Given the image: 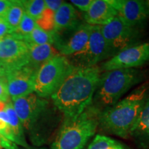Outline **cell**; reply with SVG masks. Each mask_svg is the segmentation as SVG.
Instances as JSON below:
<instances>
[{"label":"cell","instance_id":"17","mask_svg":"<svg viewBox=\"0 0 149 149\" xmlns=\"http://www.w3.org/2000/svg\"><path fill=\"white\" fill-rule=\"evenodd\" d=\"M29 49V60L28 66L38 70L46 61L59 55L57 50L51 44H28Z\"/></svg>","mask_w":149,"mask_h":149},{"label":"cell","instance_id":"22","mask_svg":"<svg viewBox=\"0 0 149 149\" xmlns=\"http://www.w3.org/2000/svg\"><path fill=\"white\" fill-rule=\"evenodd\" d=\"M22 3L26 13L35 22L40 17L46 9L45 1L44 0H25L22 1Z\"/></svg>","mask_w":149,"mask_h":149},{"label":"cell","instance_id":"1","mask_svg":"<svg viewBox=\"0 0 149 149\" xmlns=\"http://www.w3.org/2000/svg\"><path fill=\"white\" fill-rule=\"evenodd\" d=\"M102 70L100 67L73 66L66 79L51 97L63 120H75L92 105Z\"/></svg>","mask_w":149,"mask_h":149},{"label":"cell","instance_id":"26","mask_svg":"<svg viewBox=\"0 0 149 149\" xmlns=\"http://www.w3.org/2000/svg\"><path fill=\"white\" fill-rule=\"evenodd\" d=\"M93 0H72L70 3L72 6L83 12H87L92 4Z\"/></svg>","mask_w":149,"mask_h":149},{"label":"cell","instance_id":"11","mask_svg":"<svg viewBox=\"0 0 149 149\" xmlns=\"http://www.w3.org/2000/svg\"><path fill=\"white\" fill-rule=\"evenodd\" d=\"M117 12V15L129 26L141 30L149 17L146 1L141 0H109Z\"/></svg>","mask_w":149,"mask_h":149},{"label":"cell","instance_id":"10","mask_svg":"<svg viewBox=\"0 0 149 149\" xmlns=\"http://www.w3.org/2000/svg\"><path fill=\"white\" fill-rule=\"evenodd\" d=\"M149 61V42L139 43L130 46L104 61L100 69L109 71L116 69L135 68Z\"/></svg>","mask_w":149,"mask_h":149},{"label":"cell","instance_id":"3","mask_svg":"<svg viewBox=\"0 0 149 149\" xmlns=\"http://www.w3.org/2000/svg\"><path fill=\"white\" fill-rule=\"evenodd\" d=\"M149 84L144 83L113 107L100 111L98 128L106 133L128 139L148 93Z\"/></svg>","mask_w":149,"mask_h":149},{"label":"cell","instance_id":"16","mask_svg":"<svg viewBox=\"0 0 149 149\" xmlns=\"http://www.w3.org/2000/svg\"><path fill=\"white\" fill-rule=\"evenodd\" d=\"M54 32L60 34L76 29L81 24L77 11L71 3L64 2L55 13Z\"/></svg>","mask_w":149,"mask_h":149},{"label":"cell","instance_id":"25","mask_svg":"<svg viewBox=\"0 0 149 149\" xmlns=\"http://www.w3.org/2000/svg\"><path fill=\"white\" fill-rule=\"evenodd\" d=\"M10 95L7 88V83L6 76L0 77V101L6 102H10Z\"/></svg>","mask_w":149,"mask_h":149},{"label":"cell","instance_id":"20","mask_svg":"<svg viewBox=\"0 0 149 149\" xmlns=\"http://www.w3.org/2000/svg\"><path fill=\"white\" fill-rule=\"evenodd\" d=\"M86 149H131L120 141L108 136L97 134Z\"/></svg>","mask_w":149,"mask_h":149},{"label":"cell","instance_id":"30","mask_svg":"<svg viewBox=\"0 0 149 149\" xmlns=\"http://www.w3.org/2000/svg\"><path fill=\"white\" fill-rule=\"evenodd\" d=\"M6 75V70L3 69V68L0 66V77H4V76Z\"/></svg>","mask_w":149,"mask_h":149},{"label":"cell","instance_id":"24","mask_svg":"<svg viewBox=\"0 0 149 149\" xmlns=\"http://www.w3.org/2000/svg\"><path fill=\"white\" fill-rule=\"evenodd\" d=\"M55 13L50 9L46 8L40 18L36 21L37 25L41 29L48 32H52L54 31V21Z\"/></svg>","mask_w":149,"mask_h":149},{"label":"cell","instance_id":"23","mask_svg":"<svg viewBox=\"0 0 149 149\" xmlns=\"http://www.w3.org/2000/svg\"><path fill=\"white\" fill-rule=\"evenodd\" d=\"M37 26L36 22L24 12L18 27L12 33L22 40L24 37L32 32Z\"/></svg>","mask_w":149,"mask_h":149},{"label":"cell","instance_id":"13","mask_svg":"<svg viewBox=\"0 0 149 149\" xmlns=\"http://www.w3.org/2000/svg\"><path fill=\"white\" fill-rule=\"evenodd\" d=\"M92 26L81 23L76 29L70 32L71 35L67 39H61L56 33L55 41L53 45L60 55L67 57L79 53L84 48L90 37Z\"/></svg>","mask_w":149,"mask_h":149},{"label":"cell","instance_id":"34","mask_svg":"<svg viewBox=\"0 0 149 149\" xmlns=\"http://www.w3.org/2000/svg\"><path fill=\"white\" fill-rule=\"evenodd\" d=\"M0 135H1V134H0Z\"/></svg>","mask_w":149,"mask_h":149},{"label":"cell","instance_id":"6","mask_svg":"<svg viewBox=\"0 0 149 149\" xmlns=\"http://www.w3.org/2000/svg\"><path fill=\"white\" fill-rule=\"evenodd\" d=\"M73 66L69 59L60 54L46 61L37 72L35 94L44 99L51 97L70 73Z\"/></svg>","mask_w":149,"mask_h":149},{"label":"cell","instance_id":"14","mask_svg":"<svg viewBox=\"0 0 149 149\" xmlns=\"http://www.w3.org/2000/svg\"><path fill=\"white\" fill-rule=\"evenodd\" d=\"M140 149H149V92L133 127L129 137Z\"/></svg>","mask_w":149,"mask_h":149},{"label":"cell","instance_id":"12","mask_svg":"<svg viewBox=\"0 0 149 149\" xmlns=\"http://www.w3.org/2000/svg\"><path fill=\"white\" fill-rule=\"evenodd\" d=\"M37 72V70L26 65L6 74L7 88L12 100L35 93Z\"/></svg>","mask_w":149,"mask_h":149},{"label":"cell","instance_id":"28","mask_svg":"<svg viewBox=\"0 0 149 149\" xmlns=\"http://www.w3.org/2000/svg\"><path fill=\"white\" fill-rule=\"evenodd\" d=\"M12 2L13 1L10 0H0V17H4Z\"/></svg>","mask_w":149,"mask_h":149},{"label":"cell","instance_id":"27","mask_svg":"<svg viewBox=\"0 0 149 149\" xmlns=\"http://www.w3.org/2000/svg\"><path fill=\"white\" fill-rule=\"evenodd\" d=\"M44 1H45L46 8L50 9L54 13L58 10L59 7L64 2V1H61V0H46Z\"/></svg>","mask_w":149,"mask_h":149},{"label":"cell","instance_id":"4","mask_svg":"<svg viewBox=\"0 0 149 149\" xmlns=\"http://www.w3.org/2000/svg\"><path fill=\"white\" fill-rule=\"evenodd\" d=\"M144 72L136 68L104 71L100 74L92 106L101 111L114 106L121 97L145 79Z\"/></svg>","mask_w":149,"mask_h":149},{"label":"cell","instance_id":"29","mask_svg":"<svg viewBox=\"0 0 149 149\" xmlns=\"http://www.w3.org/2000/svg\"><path fill=\"white\" fill-rule=\"evenodd\" d=\"M0 120L4 121L5 122L8 124V116L7 115V113L5 112V111L0 112Z\"/></svg>","mask_w":149,"mask_h":149},{"label":"cell","instance_id":"15","mask_svg":"<svg viewBox=\"0 0 149 149\" xmlns=\"http://www.w3.org/2000/svg\"><path fill=\"white\" fill-rule=\"evenodd\" d=\"M117 12L109 0H93L92 4L84 14L86 23L91 26L107 25L115 17Z\"/></svg>","mask_w":149,"mask_h":149},{"label":"cell","instance_id":"32","mask_svg":"<svg viewBox=\"0 0 149 149\" xmlns=\"http://www.w3.org/2000/svg\"><path fill=\"white\" fill-rule=\"evenodd\" d=\"M19 149H46V148H44V147H29V148H19Z\"/></svg>","mask_w":149,"mask_h":149},{"label":"cell","instance_id":"21","mask_svg":"<svg viewBox=\"0 0 149 149\" xmlns=\"http://www.w3.org/2000/svg\"><path fill=\"white\" fill-rule=\"evenodd\" d=\"M24 12L25 11L22 1H13L12 4L3 17L13 32L18 27Z\"/></svg>","mask_w":149,"mask_h":149},{"label":"cell","instance_id":"33","mask_svg":"<svg viewBox=\"0 0 149 149\" xmlns=\"http://www.w3.org/2000/svg\"><path fill=\"white\" fill-rule=\"evenodd\" d=\"M146 3H147V4H148V8H149V1H146Z\"/></svg>","mask_w":149,"mask_h":149},{"label":"cell","instance_id":"9","mask_svg":"<svg viewBox=\"0 0 149 149\" xmlns=\"http://www.w3.org/2000/svg\"><path fill=\"white\" fill-rule=\"evenodd\" d=\"M29 60V46L13 33L0 39V66L6 74L26 66Z\"/></svg>","mask_w":149,"mask_h":149},{"label":"cell","instance_id":"2","mask_svg":"<svg viewBox=\"0 0 149 149\" xmlns=\"http://www.w3.org/2000/svg\"><path fill=\"white\" fill-rule=\"evenodd\" d=\"M12 104L33 146L43 147L48 144L62 122L61 113L53 103L51 105L47 99L33 93L13 100Z\"/></svg>","mask_w":149,"mask_h":149},{"label":"cell","instance_id":"5","mask_svg":"<svg viewBox=\"0 0 149 149\" xmlns=\"http://www.w3.org/2000/svg\"><path fill=\"white\" fill-rule=\"evenodd\" d=\"M100 111L92 105L75 120H62L51 149H84L98 128Z\"/></svg>","mask_w":149,"mask_h":149},{"label":"cell","instance_id":"19","mask_svg":"<svg viewBox=\"0 0 149 149\" xmlns=\"http://www.w3.org/2000/svg\"><path fill=\"white\" fill-rule=\"evenodd\" d=\"M56 33L54 31L48 32L41 29L37 26L31 33L24 37L22 40L27 44H51L53 45L55 41Z\"/></svg>","mask_w":149,"mask_h":149},{"label":"cell","instance_id":"31","mask_svg":"<svg viewBox=\"0 0 149 149\" xmlns=\"http://www.w3.org/2000/svg\"><path fill=\"white\" fill-rule=\"evenodd\" d=\"M6 107V103L0 101V112L3 111Z\"/></svg>","mask_w":149,"mask_h":149},{"label":"cell","instance_id":"7","mask_svg":"<svg viewBox=\"0 0 149 149\" xmlns=\"http://www.w3.org/2000/svg\"><path fill=\"white\" fill-rule=\"evenodd\" d=\"M113 57L107 41L102 35L101 26H92L88 43L79 53L70 56V62L74 66L92 67Z\"/></svg>","mask_w":149,"mask_h":149},{"label":"cell","instance_id":"8","mask_svg":"<svg viewBox=\"0 0 149 149\" xmlns=\"http://www.w3.org/2000/svg\"><path fill=\"white\" fill-rule=\"evenodd\" d=\"M113 57L119 52L139 43L141 30L128 26L118 15L107 25L101 26Z\"/></svg>","mask_w":149,"mask_h":149},{"label":"cell","instance_id":"18","mask_svg":"<svg viewBox=\"0 0 149 149\" xmlns=\"http://www.w3.org/2000/svg\"><path fill=\"white\" fill-rule=\"evenodd\" d=\"M4 111L8 116V124L10 126L13 133L15 143L17 146L19 145L22 146V148H29L30 146L26 139L23 126L15 111L12 102H10V101L6 104V107Z\"/></svg>","mask_w":149,"mask_h":149}]
</instances>
